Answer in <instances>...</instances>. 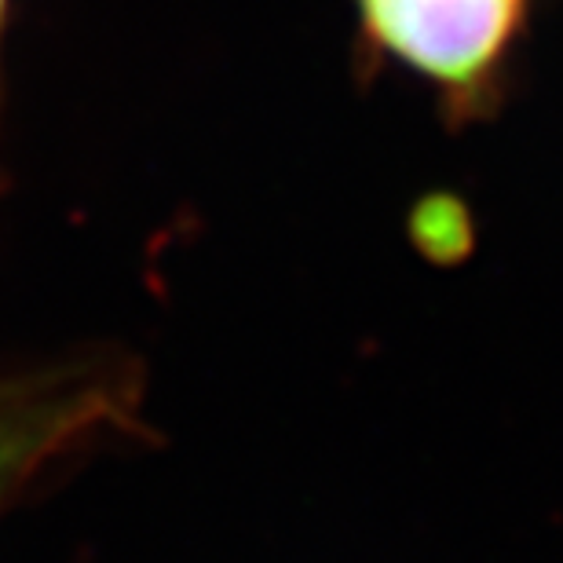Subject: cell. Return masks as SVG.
Listing matches in <instances>:
<instances>
[{"mask_svg": "<svg viewBox=\"0 0 563 563\" xmlns=\"http://www.w3.org/2000/svg\"><path fill=\"white\" fill-rule=\"evenodd\" d=\"M129 410L125 380L99 369L8 380L0 391V509L37 472Z\"/></svg>", "mask_w": 563, "mask_h": 563, "instance_id": "obj_2", "label": "cell"}, {"mask_svg": "<svg viewBox=\"0 0 563 563\" xmlns=\"http://www.w3.org/2000/svg\"><path fill=\"white\" fill-rule=\"evenodd\" d=\"M527 0H358L366 30L432 81L472 92L501 59Z\"/></svg>", "mask_w": 563, "mask_h": 563, "instance_id": "obj_1", "label": "cell"}, {"mask_svg": "<svg viewBox=\"0 0 563 563\" xmlns=\"http://www.w3.org/2000/svg\"><path fill=\"white\" fill-rule=\"evenodd\" d=\"M4 388H8V380H4V385H0V391H4Z\"/></svg>", "mask_w": 563, "mask_h": 563, "instance_id": "obj_4", "label": "cell"}, {"mask_svg": "<svg viewBox=\"0 0 563 563\" xmlns=\"http://www.w3.org/2000/svg\"><path fill=\"white\" fill-rule=\"evenodd\" d=\"M0 19H4V0H0Z\"/></svg>", "mask_w": 563, "mask_h": 563, "instance_id": "obj_3", "label": "cell"}]
</instances>
